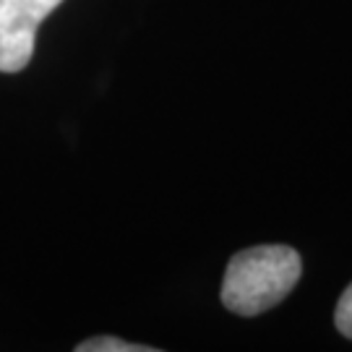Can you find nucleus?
I'll return each instance as SVG.
<instances>
[{"label": "nucleus", "mask_w": 352, "mask_h": 352, "mask_svg": "<svg viewBox=\"0 0 352 352\" xmlns=\"http://www.w3.org/2000/svg\"><path fill=\"white\" fill-rule=\"evenodd\" d=\"M300 274V253L289 245L245 248L230 258L219 298L232 314L258 316L285 300Z\"/></svg>", "instance_id": "obj_1"}, {"label": "nucleus", "mask_w": 352, "mask_h": 352, "mask_svg": "<svg viewBox=\"0 0 352 352\" xmlns=\"http://www.w3.org/2000/svg\"><path fill=\"white\" fill-rule=\"evenodd\" d=\"M63 0H0V74L24 71L37 42L39 24Z\"/></svg>", "instance_id": "obj_2"}, {"label": "nucleus", "mask_w": 352, "mask_h": 352, "mask_svg": "<svg viewBox=\"0 0 352 352\" xmlns=\"http://www.w3.org/2000/svg\"><path fill=\"white\" fill-rule=\"evenodd\" d=\"M78 352H154V347L146 344H131V342L115 340V337H91V340L81 342Z\"/></svg>", "instance_id": "obj_3"}, {"label": "nucleus", "mask_w": 352, "mask_h": 352, "mask_svg": "<svg viewBox=\"0 0 352 352\" xmlns=\"http://www.w3.org/2000/svg\"><path fill=\"white\" fill-rule=\"evenodd\" d=\"M334 324L340 329V334H344L347 340H352V282L347 285V289L342 292L340 302H337Z\"/></svg>", "instance_id": "obj_4"}]
</instances>
